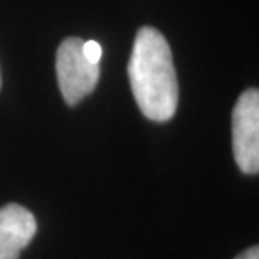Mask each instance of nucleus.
Here are the masks:
<instances>
[{
  "mask_svg": "<svg viewBox=\"0 0 259 259\" xmlns=\"http://www.w3.org/2000/svg\"><path fill=\"white\" fill-rule=\"evenodd\" d=\"M82 53H84L88 61H91V63H100L103 49L96 40H86V42H82Z\"/></svg>",
  "mask_w": 259,
  "mask_h": 259,
  "instance_id": "5",
  "label": "nucleus"
},
{
  "mask_svg": "<svg viewBox=\"0 0 259 259\" xmlns=\"http://www.w3.org/2000/svg\"><path fill=\"white\" fill-rule=\"evenodd\" d=\"M236 259H259V247L252 246L249 249H246L244 252H241Z\"/></svg>",
  "mask_w": 259,
  "mask_h": 259,
  "instance_id": "6",
  "label": "nucleus"
},
{
  "mask_svg": "<svg viewBox=\"0 0 259 259\" xmlns=\"http://www.w3.org/2000/svg\"><path fill=\"white\" fill-rule=\"evenodd\" d=\"M82 39L69 37L61 42L56 56V72L61 95L67 105H76L95 90L100 79V63H91L82 53Z\"/></svg>",
  "mask_w": 259,
  "mask_h": 259,
  "instance_id": "2",
  "label": "nucleus"
},
{
  "mask_svg": "<svg viewBox=\"0 0 259 259\" xmlns=\"http://www.w3.org/2000/svg\"><path fill=\"white\" fill-rule=\"evenodd\" d=\"M128 76L140 111L152 121L172 120L179 103V84L172 51L157 29L138 30L128 63Z\"/></svg>",
  "mask_w": 259,
  "mask_h": 259,
  "instance_id": "1",
  "label": "nucleus"
},
{
  "mask_svg": "<svg viewBox=\"0 0 259 259\" xmlns=\"http://www.w3.org/2000/svg\"><path fill=\"white\" fill-rule=\"evenodd\" d=\"M232 150L236 163L244 174L259 170V93L247 90L232 111Z\"/></svg>",
  "mask_w": 259,
  "mask_h": 259,
  "instance_id": "3",
  "label": "nucleus"
},
{
  "mask_svg": "<svg viewBox=\"0 0 259 259\" xmlns=\"http://www.w3.org/2000/svg\"><path fill=\"white\" fill-rule=\"evenodd\" d=\"M35 232L37 222L29 209L19 204L4 205L0 209V259H19Z\"/></svg>",
  "mask_w": 259,
  "mask_h": 259,
  "instance_id": "4",
  "label": "nucleus"
}]
</instances>
